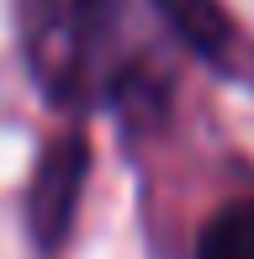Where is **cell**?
Wrapping results in <instances>:
<instances>
[{
	"mask_svg": "<svg viewBox=\"0 0 254 259\" xmlns=\"http://www.w3.org/2000/svg\"><path fill=\"white\" fill-rule=\"evenodd\" d=\"M122 0H21V53L53 106H111L117 116H154L164 79L122 58Z\"/></svg>",
	"mask_w": 254,
	"mask_h": 259,
	"instance_id": "obj_1",
	"label": "cell"
},
{
	"mask_svg": "<svg viewBox=\"0 0 254 259\" xmlns=\"http://www.w3.org/2000/svg\"><path fill=\"white\" fill-rule=\"evenodd\" d=\"M85 169H90V138L79 127H64L37 154V169L27 185V228L37 238V249H64L79 196H85Z\"/></svg>",
	"mask_w": 254,
	"mask_h": 259,
	"instance_id": "obj_2",
	"label": "cell"
},
{
	"mask_svg": "<svg viewBox=\"0 0 254 259\" xmlns=\"http://www.w3.org/2000/svg\"><path fill=\"white\" fill-rule=\"evenodd\" d=\"M154 6L196 58H206L212 69H228V74H249V42L223 0H154Z\"/></svg>",
	"mask_w": 254,
	"mask_h": 259,
	"instance_id": "obj_3",
	"label": "cell"
},
{
	"mask_svg": "<svg viewBox=\"0 0 254 259\" xmlns=\"http://www.w3.org/2000/svg\"><path fill=\"white\" fill-rule=\"evenodd\" d=\"M196 259H254V201H233L217 211L201 228Z\"/></svg>",
	"mask_w": 254,
	"mask_h": 259,
	"instance_id": "obj_4",
	"label": "cell"
}]
</instances>
